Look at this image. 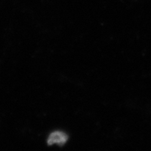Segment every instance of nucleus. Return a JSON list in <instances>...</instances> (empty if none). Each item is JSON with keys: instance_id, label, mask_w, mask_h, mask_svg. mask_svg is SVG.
Here are the masks:
<instances>
[{"instance_id": "obj_1", "label": "nucleus", "mask_w": 151, "mask_h": 151, "mask_svg": "<svg viewBox=\"0 0 151 151\" xmlns=\"http://www.w3.org/2000/svg\"><path fill=\"white\" fill-rule=\"evenodd\" d=\"M67 139H68V137L65 133L60 132V131H56V132H53L49 136L48 144L50 145H64L67 141Z\"/></svg>"}]
</instances>
